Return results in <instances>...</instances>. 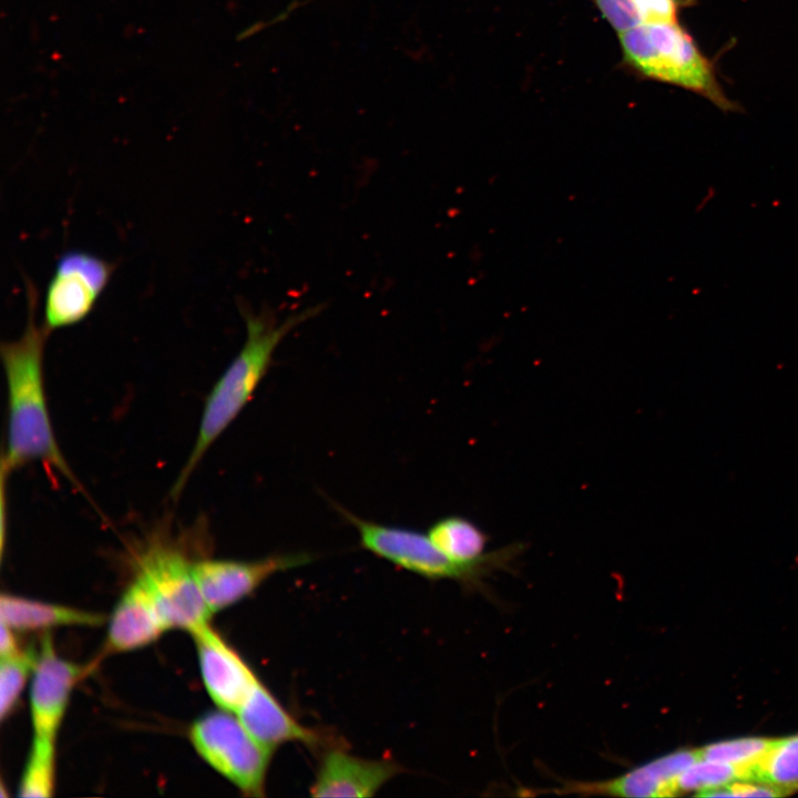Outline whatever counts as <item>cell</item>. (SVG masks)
Masks as SVG:
<instances>
[{
    "label": "cell",
    "mask_w": 798,
    "mask_h": 798,
    "mask_svg": "<svg viewBox=\"0 0 798 798\" xmlns=\"http://www.w3.org/2000/svg\"><path fill=\"white\" fill-rule=\"evenodd\" d=\"M28 320L23 334L1 345L7 383V448L1 472L9 475L30 462H42L79 487L63 457L50 420L45 396L43 358L50 334L37 321L38 294L27 285Z\"/></svg>",
    "instance_id": "1"
},
{
    "label": "cell",
    "mask_w": 798,
    "mask_h": 798,
    "mask_svg": "<svg viewBox=\"0 0 798 798\" xmlns=\"http://www.w3.org/2000/svg\"><path fill=\"white\" fill-rule=\"evenodd\" d=\"M320 309L319 305L309 307L282 321L270 310L241 309L246 325L245 342L205 399L194 446L172 488V498L180 495L207 450L246 407L266 376L282 340Z\"/></svg>",
    "instance_id": "2"
},
{
    "label": "cell",
    "mask_w": 798,
    "mask_h": 798,
    "mask_svg": "<svg viewBox=\"0 0 798 798\" xmlns=\"http://www.w3.org/2000/svg\"><path fill=\"white\" fill-rule=\"evenodd\" d=\"M617 37L621 66L631 74L694 92L722 111H738L724 92L713 62L678 21L642 24Z\"/></svg>",
    "instance_id": "3"
},
{
    "label": "cell",
    "mask_w": 798,
    "mask_h": 798,
    "mask_svg": "<svg viewBox=\"0 0 798 798\" xmlns=\"http://www.w3.org/2000/svg\"><path fill=\"white\" fill-rule=\"evenodd\" d=\"M335 508L357 530L365 550L429 580H453L469 589H480L483 579L494 571L512 567V562L524 551L522 542H513L490 552L480 563L463 565L443 554L428 534L362 519L337 504Z\"/></svg>",
    "instance_id": "4"
},
{
    "label": "cell",
    "mask_w": 798,
    "mask_h": 798,
    "mask_svg": "<svg viewBox=\"0 0 798 798\" xmlns=\"http://www.w3.org/2000/svg\"><path fill=\"white\" fill-rule=\"evenodd\" d=\"M196 753L243 795L264 797L274 751L259 744L231 712L217 709L197 718L188 730Z\"/></svg>",
    "instance_id": "5"
},
{
    "label": "cell",
    "mask_w": 798,
    "mask_h": 798,
    "mask_svg": "<svg viewBox=\"0 0 798 798\" xmlns=\"http://www.w3.org/2000/svg\"><path fill=\"white\" fill-rule=\"evenodd\" d=\"M193 562L168 544H151L139 556L134 576L149 590L168 630L193 632L212 614L195 579Z\"/></svg>",
    "instance_id": "6"
},
{
    "label": "cell",
    "mask_w": 798,
    "mask_h": 798,
    "mask_svg": "<svg viewBox=\"0 0 798 798\" xmlns=\"http://www.w3.org/2000/svg\"><path fill=\"white\" fill-rule=\"evenodd\" d=\"M113 269L111 263L91 253H64L47 286L43 327L51 332L84 320L108 286Z\"/></svg>",
    "instance_id": "7"
},
{
    "label": "cell",
    "mask_w": 798,
    "mask_h": 798,
    "mask_svg": "<svg viewBox=\"0 0 798 798\" xmlns=\"http://www.w3.org/2000/svg\"><path fill=\"white\" fill-rule=\"evenodd\" d=\"M308 553L272 554L256 560L201 559L193 562L195 579L209 613L223 611L254 593L276 573L303 566Z\"/></svg>",
    "instance_id": "8"
},
{
    "label": "cell",
    "mask_w": 798,
    "mask_h": 798,
    "mask_svg": "<svg viewBox=\"0 0 798 798\" xmlns=\"http://www.w3.org/2000/svg\"><path fill=\"white\" fill-rule=\"evenodd\" d=\"M85 668L61 657L50 634L37 646L30 685V715L33 736L57 739L71 694Z\"/></svg>",
    "instance_id": "9"
},
{
    "label": "cell",
    "mask_w": 798,
    "mask_h": 798,
    "mask_svg": "<svg viewBox=\"0 0 798 798\" xmlns=\"http://www.w3.org/2000/svg\"><path fill=\"white\" fill-rule=\"evenodd\" d=\"M190 634L207 694L218 708L235 714L260 679L209 622Z\"/></svg>",
    "instance_id": "10"
},
{
    "label": "cell",
    "mask_w": 798,
    "mask_h": 798,
    "mask_svg": "<svg viewBox=\"0 0 798 798\" xmlns=\"http://www.w3.org/2000/svg\"><path fill=\"white\" fill-rule=\"evenodd\" d=\"M698 758L697 748L677 749L617 777L594 781L570 780L551 791L557 795H603L631 798L677 796L679 795V776Z\"/></svg>",
    "instance_id": "11"
},
{
    "label": "cell",
    "mask_w": 798,
    "mask_h": 798,
    "mask_svg": "<svg viewBox=\"0 0 798 798\" xmlns=\"http://www.w3.org/2000/svg\"><path fill=\"white\" fill-rule=\"evenodd\" d=\"M401 771V766L391 759L359 757L336 744L320 751L309 791L313 797H372Z\"/></svg>",
    "instance_id": "12"
},
{
    "label": "cell",
    "mask_w": 798,
    "mask_h": 798,
    "mask_svg": "<svg viewBox=\"0 0 798 798\" xmlns=\"http://www.w3.org/2000/svg\"><path fill=\"white\" fill-rule=\"evenodd\" d=\"M235 715L248 733L272 751L291 741L320 751L340 744L335 736L299 723L262 681L253 688Z\"/></svg>",
    "instance_id": "13"
},
{
    "label": "cell",
    "mask_w": 798,
    "mask_h": 798,
    "mask_svg": "<svg viewBox=\"0 0 798 798\" xmlns=\"http://www.w3.org/2000/svg\"><path fill=\"white\" fill-rule=\"evenodd\" d=\"M168 631L154 598L134 576L117 601L108 625L105 653H125L150 645Z\"/></svg>",
    "instance_id": "14"
},
{
    "label": "cell",
    "mask_w": 798,
    "mask_h": 798,
    "mask_svg": "<svg viewBox=\"0 0 798 798\" xmlns=\"http://www.w3.org/2000/svg\"><path fill=\"white\" fill-rule=\"evenodd\" d=\"M0 621L16 632L44 631L60 626H98L104 622L99 613L42 602L12 594L0 597Z\"/></svg>",
    "instance_id": "15"
},
{
    "label": "cell",
    "mask_w": 798,
    "mask_h": 798,
    "mask_svg": "<svg viewBox=\"0 0 798 798\" xmlns=\"http://www.w3.org/2000/svg\"><path fill=\"white\" fill-rule=\"evenodd\" d=\"M432 543L450 560L472 565L485 560L489 534L472 520L461 515L443 516L427 532Z\"/></svg>",
    "instance_id": "16"
},
{
    "label": "cell",
    "mask_w": 798,
    "mask_h": 798,
    "mask_svg": "<svg viewBox=\"0 0 798 798\" xmlns=\"http://www.w3.org/2000/svg\"><path fill=\"white\" fill-rule=\"evenodd\" d=\"M602 18L622 33L642 24L676 22L695 0H591Z\"/></svg>",
    "instance_id": "17"
},
{
    "label": "cell",
    "mask_w": 798,
    "mask_h": 798,
    "mask_svg": "<svg viewBox=\"0 0 798 798\" xmlns=\"http://www.w3.org/2000/svg\"><path fill=\"white\" fill-rule=\"evenodd\" d=\"M749 781L773 786L778 797L798 791V734L774 738L764 757L753 767Z\"/></svg>",
    "instance_id": "18"
},
{
    "label": "cell",
    "mask_w": 798,
    "mask_h": 798,
    "mask_svg": "<svg viewBox=\"0 0 798 798\" xmlns=\"http://www.w3.org/2000/svg\"><path fill=\"white\" fill-rule=\"evenodd\" d=\"M55 739L33 736L19 782L20 797H51L55 787Z\"/></svg>",
    "instance_id": "19"
},
{
    "label": "cell",
    "mask_w": 798,
    "mask_h": 798,
    "mask_svg": "<svg viewBox=\"0 0 798 798\" xmlns=\"http://www.w3.org/2000/svg\"><path fill=\"white\" fill-rule=\"evenodd\" d=\"M773 741L771 737H739L708 744L697 748V753L702 759L723 761L744 769L746 781H749L753 767L768 751Z\"/></svg>",
    "instance_id": "20"
},
{
    "label": "cell",
    "mask_w": 798,
    "mask_h": 798,
    "mask_svg": "<svg viewBox=\"0 0 798 798\" xmlns=\"http://www.w3.org/2000/svg\"><path fill=\"white\" fill-rule=\"evenodd\" d=\"M735 781H746L744 769L723 761L698 758L679 776L678 794L695 792L703 796Z\"/></svg>",
    "instance_id": "21"
},
{
    "label": "cell",
    "mask_w": 798,
    "mask_h": 798,
    "mask_svg": "<svg viewBox=\"0 0 798 798\" xmlns=\"http://www.w3.org/2000/svg\"><path fill=\"white\" fill-rule=\"evenodd\" d=\"M37 656L35 648L22 649L20 653L1 657L0 661V717L4 720L14 710L24 689L28 677L32 674Z\"/></svg>",
    "instance_id": "22"
},
{
    "label": "cell",
    "mask_w": 798,
    "mask_h": 798,
    "mask_svg": "<svg viewBox=\"0 0 798 798\" xmlns=\"http://www.w3.org/2000/svg\"><path fill=\"white\" fill-rule=\"evenodd\" d=\"M14 632V630L1 622L0 658L13 656L22 651Z\"/></svg>",
    "instance_id": "23"
}]
</instances>
